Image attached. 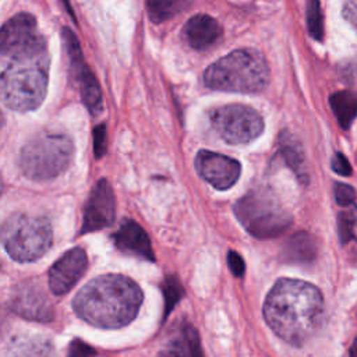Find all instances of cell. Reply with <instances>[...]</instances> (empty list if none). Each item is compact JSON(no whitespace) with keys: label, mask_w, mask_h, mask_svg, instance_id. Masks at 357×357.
<instances>
[{"label":"cell","mask_w":357,"mask_h":357,"mask_svg":"<svg viewBox=\"0 0 357 357\" xmlns=\"http://www.w3.org/2000/svg\"><path fill=\"white\" fill-rule=\"evenodd\" d=\"M325 304L318 287L298 279H279L266 296L264 317L284 342L301 346L324 322Z\"/></svg>","instance_id":"6da1fadb"},{"label":"cell","mask_w":357,"mask_h":357,"mask_svg":"<svg viewBox=\"0 0 357 357\" xmlns=\"http://www.w3.org/2000/svg\"><path fill=\"white\" fill-rule=\"evenodd\" d=\"M142 303L139 286L127 276L109 273L88 282L75 294V314L92 326L117 329L130 324Z\"/></svg>","instance_id":"7a4b0ae2"},{"label":"cell","mask_w":357,"mask_h":357,"mask_svg":"<svg viewBox=\"0 0 357 357\" xmlns=\"http://www.w3.org/2000/svg\"><path fill=\"white\" fill-rule=\"evenodd\" d=\"M49 56L46 46L1 53V98L18 112L36 109L46 96Z\"/></svg>","instance_id":"3957f363"},{"label":"cell","mask_w":357,"mask_h":357,"mask_svg":"<svg viewBox=\"0 0 357 357\" xmlns=\"http://www.w3.org/2000/svg\"><path fill=\"white\" fill-rule=\"evenodd\" d=\"M269 81V67L264 54L255 49H238L211 64L204 82L215 91L257 93Z\"/></svg>","instance_id":"277c9868"},{"label":"cell","mask_w":357,"mask_h":357,"mask_svg":"<svg viewBox=\"0 0 357 357\" xmlns=\"http://www.w3.org/2000/svg\"><path fill=\"white\" fill-rule=\"evenodd\" d=\"M74 156L71 138L60 132H40L32 137L20 152V167L31 180H50L61 174Z\"/></svg>","instance_id":"5b68a950"},{"label":"cell","mask_w":357,"mask_h":357,"mask_svg":"<svg viewBox=\"0 0 357 357\" xmlns=\"http://www.w3.org/2000/svg\"><path fill=\"white\" fill-rule=\"evenodd\" d=\"M3 245L18 262H32L40 258L52 245L53 233L47 219L31 215H14L1 229Z\"/></svg>","instance_id":"8992f818"},{"label":"cell","mask_w":357,"mask_h":357,"mask_svg":"<svg viewBox=\"0 0 357 357\" xmlns=\"http://www.w3.org/2000/svg\"><path fill=\"white\" fill-rule=\"evenodd\" d=\"M234 215L243 227L257 238H273L291 225V215L271 194L254 191L240 198Z\"/></svg>","instance_id":"52a82bcc"},{"label":"cell","mask_w":357,"mask_h":357,"mask_svg":"<svg viewBox=\"0 0 357 357\" xmlns=\"http://www.w3.org/2000/svg\"><path fill=\"white\" fill-rule=\"evenodd\" d=\"M213 130L229 144H248L264 130L261 114L247 105L231 103L211 113Z\"/></svg>","instance_id":"ba28073f"},{"label":"cell","mask_w":357,"mask_h":357,"mask_svg":"<svg viewBox=\"0 0 357 357\" xmlns=\"http://www.w3.org/2000/svg\"><path fill=\"white\" fill-rule=\"evenodd\" d=\"M61 35H63V42L66 45V50L68 54L71 73L78 82L81 99H82L84 105L86 106V109L92 114H98L102 109L100 86H99L93 73L84 61L82 52H81V47H79L75 33L68 28H63Z\"/></svg>","instance_id":"9c48e42d"},{"label":"cell","mask_w":357,"mask_h":357,"mask_svg":"<svg viewBox=\"0 0 357 357\" xmlns=\"http://www.w3.org/2000/svg\"><path fill=\"white\" fill-rule=\"evenodd\" d=\"M116 215V199L112 185L106 178L98 180L91 190L84 208L81 234L96 231L110 226Z\"/></svg>","instance_id":"30bf717a"},{"label":"cell","mask_w":357,"mask_h":357,"mask_svg":"<svg viewBox=\"0 0 357 357\" xmlns=\"http://www.w3.org/2000/svg\"><path fill=\"white\" fill-rule=\"evenodd\" d=\"M40 46H46V42L40 35L36 20L32 14L20 13L3 25L0 35V53Z\"/></svg>","instance_id":"8fae6325"},{"label":"cell","mask_w":357,"mask_h":357,"mask_svg":"<svg viewBox=\"0 0 357 357\" xmlns=\"http://www.w3.org/2000/svg\"><path fill=\"white\" fill-rule=\"evenodd\" d=\"M194 163L198 174L216 190L230 188L241 173L236 159L212 151H199Z\"/></svg>","instance_id":"7c38bea8"},{"label":"cell","mask_w":357,"mask_h":357,"mask_svg":"<svg viewBox=\"0 0 357 357\" xmlns=\"http://www.w3.org/2000/svg\"><path fill=\"white\" fill-rule=\"evenodd\" d=\"M88 266V258L82 248H73L60 257L49 271L50 290L61 296L71 290L82 278Z\"/></svg>","instance_id":"4fadbf2b"},{"label":"cell","mask_w":357,"mask_h":357,"mask_svg":"<svg viewBox=\"0 0 357 357\" xmlns=\"http://www.w3.org/2000/svg\"><path fill=\"white\" fill-rule=\"evenodd\" d=\"M10 308L28 319L47 322L53 318V308L46 294L35 284H21L10 297Z\"/></svg>","instance_id":"5bb4252c"},{"label":"cell","mask_w":357,"mask_h":357,"mask_svg":"<svg viewBox=\"0 0 357 357\" xmlns=\"http://www.w3.org/2000/svg\"><path fill=\"white\" fill-rule=\"evenodd\" d=\"M113 241L126 254L155 261L153 250L146 231L134 220H124L113 234Z\"/></svg>","instance_id":"9a60e30c"},{"label":"cell","mask_w":357,"mask_h":357,"mask_svg":"<svg viewBox=\"0 0 357 357\" xmlns=\"http://www.w3.org/2000/svg\"><path fill=\"white\" fill-rule=\"evenodd\" d=\"M183 33L191 47L202 50L212 46L222 36V26L213 17L197 14L185 22Z\"/></svg>","instance_id":"2e32d148"},{"label":"cell","mask_w":357,"mask_h":357,"mask_svg":"<svg viewBox=\"0 0 357 357\" xmlns=\"http://www.w3.org/2000/svg\"><path fill=\"white\" fill-rule=\"evenodd\" d=\"M317 241L307 231L294 233L286 240L282 250V257L287 262L294 264H310L317 257Z\"/></svg>","instance_id":"e0dca14e"},{"label":"cell","mask_w":357,"mask_h":357,"mask_svg":"<svg viewBox=\"0 0 357 357\" xmlns=\"http://www.w3.org/2000/svg\"><path fill=\"white\" fill-rule=\"evenodd\" d=\"M279 149L286 162V165L294 172L297 178L304 184L308 183V172L305 165V158L303 146L298 139L287 131H283L279 135Z\"/></svg>","instance_id":"ac0fdd59"},{"label":"cell","mask_w":357,"mask_h":357,"mask_svg":"<svg viewBox=\"0 0 357 357\" xmlns=\"http://www.w3.org/2000/svg\"><path fill=\"white\" fill-rule=\"evenodd\" d=\"M169 356H199L202 354L199 336L197 331L190 325H181L177 332L170 337L166 347L160 351Z\"/></svg>","instance_id":"d6986e66"},{"label":"cell","mask_w":357,"mask_h":357,"mask_svg":"<svg viewBox=\"0 0 357 357\" xmlns=\"http://www.w3.org/2000/svg\"><path fill=\"white\" fill-rule=\"evenodd\" d=\"M329 105L339 126L347 130L357 117V93L351 91H339L329 98Z\"/></svg>","instance_id":"ffe728a7"},{"label":"cell","mask_w":357,"mask_h":357,"mask_svg":"<svg viewBox=\"0 0 357 357\" xmlns=\"http://www.w3.org/2000/svg\"><path fill=\"white\" fill-rule=\"evenodd\" d=\"M145 3L149 18L159 24L180 13L185 7L187 0H145Z\"/></svg>","instance_id":"44dd1931"},{"label":"cell","mask_w":357,"mask_h":357,"mask_svg":"<svg viewBox=\"0 0 357 357\" xmlns=\"http://www.w3.org/2000/svg\"><path fill=\"white\" fill-rule=\"evenodd\" d=\"M337 231L343 244L350 240L357 241V205L350 204L337 215Z\"/></svg>","instance_id":"7402d4cb"},{"label":"cell","mask_w":357,"mask_h":357,"mask_svg":"<svg viewBox=\"0 0 357 357\" xmlns=\"http://www.w3.org/2000/svg\"><path fill=\"white\" fill-rule=\"evenodd\" d=\"M307 26L310 35L315 40L324 38V17L319 0H307Z\"/></svg>","instance_id":"603a6c76"},{"label":"cell","mask_w":357,"mask_h":357,"mask_svg":"<svg viewBox=\"0 0 357 357\" xmlns=\"http://www.w3.org/2000/svg\"><path fill=\"white\" fill-rule=\"evenodd\" d=\"M165 300H166V315L173 308V305L180 300L183 294V289L176 278H166L165 286H163Z\"/></svg>","instance_id":"cb8c5ba5"},{"label":"cell","mask_w":357,"mask_h":357,"mask_svg":"<svg viewBox=\"0 0 357 357\" xmlns=\"http://www.w3.org/2000/svg\"><path fill=\"white\" fill-rule=\"evenodd\" d=\"M356 197H357V192L351 185H347L344 183L335 184V198L339 205L347 206V205L353 204Z\"/></svg>","instance_id":"d4e9b609"},{"label":"cell","mask_w":357,"mask_h":357,"mask_svg":"<svg viewBox=\"0 0 357 357\" xmlns=\"http://www.w3.org/2000/svg\"><path fill=\"white\" fill-rule=\"evenodd\" d=\"M93 151L96 158L103 156L106 151V126L99 124L93 130Z\"/></svg>","instance_id":"484cf974"},{"label":"cell","mask_w":357,"mask_h":357,"mask_svg":"<svg viewBox=\"0 0 357 357\" xmlns=\"http://www.w3.org/2000/svg\"><path fill=\"white\" fill-rule=\"evenodd\" d=\"M331 165H332V170H333L335 173H337L339 176H350V174L353 173L349 160H347L346 156H344L343 153H340V152H336V153H335V156L332 158Z\"/></svg>","instance_id":"4316f807"},{"label":"cell","mask_w":357,"mask_h":357,"mask_svg":"<svg viewBox=\"0 0 357 357\" xmlns=\"http://www.w3.org/2000/svg\"><path fill=\"white\" fill-rule=\"evenodd\" d=\"M227 264H229V268L231 271V273L237 278H241L244 275V271H245V264L243 261V258L240 257L238 252L236 251H229L227 254Z\"/></svg>","instance_id":"83f0119b"},{"label":"cell","mask_w":357,"mask_h":357,"mask_svg":"<svg viewBox=\"0 0 357 357\" xmlns=\"http://www.w3.org/2000/svg\"><path fill=\"white\" fill-rule=\"evenodd\" d=\"M342 13L346 21L357 31V0H344Z\"/></svg>","instance_id":"f1b7e54d"},{"label":"cell","mask_w":357,"mask_h":357,"mask_svg":"<svg viewBox=\"0 0 357 357\" xmlns=\"http://www.w3.org/2000/svg\"><path fill=\"white\" fill-rule=\"evenodd\" d=\"M95 353H96V351H95L89 344L84 343V342L79 340V339L73 340L71 344H70V350H68V354H70V356H78V357H81V356H92V354H95Z\"/></svg>","instance_id":"f546056e"},{"label":"cell","mask_w":357,"mask_h":357,"mask_svg":"<svg viewBox=\"0 0 357 357\" xmlns=\"http://www.w3.org/2000/svg\"><path fill=\"white\" fill-rule=\"evenodd\" d=\"M63 1V4H64V7H66V10L70 13V15H71V18L74 20V13H73V8H71V3H70V0H61Z\"/></svg>","instance_id":"4dcf8cb0"},{"label":"cell","mask_w":357,"mask_h":357,"mask_svg":"<svg viewBox=\"0 0 357 357\" xmlns=\"http://www.w3.org/2000/svg\"><path fill=\"white\" fill-rule=\"evenodd\" d=\"M349 353H350V356H357V337L354 339V343H353V346H351Z\"/></svg>","instance_id":"1f68e13d"}]
</instances>
